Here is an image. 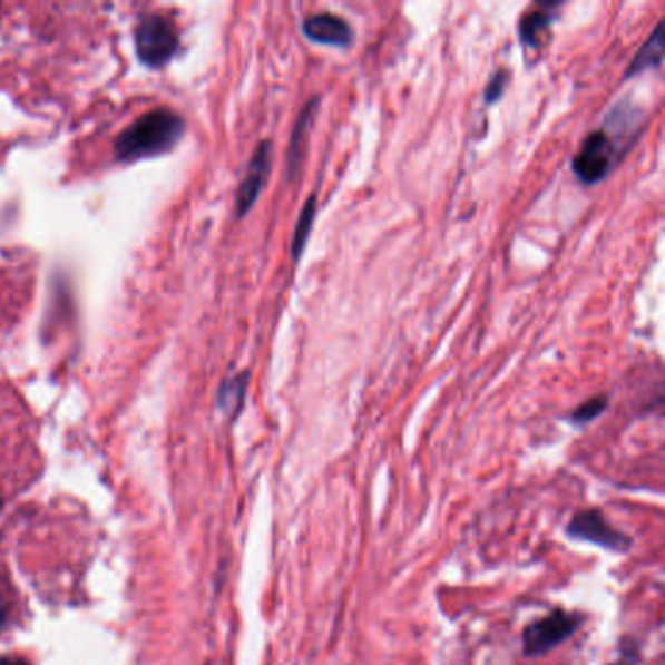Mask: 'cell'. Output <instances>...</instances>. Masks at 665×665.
Returning <instances> with one entry per match:
<instances>
[{"label": "cell", "instance_id": "cell-6", "mask_svg": "<svg viewBox=\"0 0 665 665\" xmlns=\"http://www.w3.org/2000/svg\"><path fill=\"white\" fill-rule=\"evenodd\" d=\"M272 153H274V145L270 139L258 143V147L252 155L248 168H246V176H244L243 184L236 194V215L238 219H243L246 213L251 212L256 199H258L262 189L266 186L267 178H270V170H272Z\"/></svg>", "mask_w": 665, "mask_h": 665}, {"label": "cell", "instance_id": "cell-7", "mask_svg": "<svg viewBox=\"0 0 665 665\" xmlns=\"http://www.w3.org/2000/svg\"><path fill=\"white\" fill-rule=\"evenodd\" d=\"M303 33L314 43L332 48H348L353 41L352 26L348 25L344 18L329 12L306 18L303 22Z\"/></svg>", "mask_w": 665, "mask_h": 665}, {"label": "cell", "instance_id": "cell-13", "mask_svg": "<svg viewBox=\"0 0 665 665\" xmlns=\"http://www.w3.org/2000/svg\"><path fill=\"white\" fill-rule=\"evenodd\" d=\"M607 404H609L607 397H595V399L587 400L571 412L570 422L578 423V426L594 422L595 418H599L607 410Z\"/></svg>", "mask_w": 665, "mask_h": 665}, {"label": "cell", "instance_id": "cell-9", "mask_svg": "<svg viewBox=\"0 0 665 665\" xmlns=\"http://www.w3.org/2000/svg\"><path fill=\"white\" fill-rule=\"evenodd\" d=\"M548 4L550 2H542L539 10H532L519 20V40L525 48L539 49L550 26L555 25L558 17L555 12H547Z\"/></svg>", "mask_w": 665, "mask_h": 665}, {"label": "cell", "instance_id": "cell-2", "mask_svg": "<svg viewBox=\"0 0 665 665\" xmlns=\"http://www.w3.org/2000/svg\"><path fill=\"white\" fill-rule=\"evenodd\" d=\"M135 48L143 65L160 69L173 61L180 48V32L173 18L149 14L135 28Z\"/></svg>", "mask_w": 665, "mask_h": 665}, {"label": "cell", "instance_id": "cell-8", "mask_svg": "<svg viewBox=\"0 0 665 665\" xmlns=\"http://www.w3.org/2000/svg\"><path fill=\"white\" fill-rule=\"evenodd\" d=\"M319 104H321V98H319V96L311 98L305 108L299 114L297 124L293 127L290 149H287V166H285L287 180H293V178L297 176L299 168H301L303 155H305L306 135H309L311 126H313V119L314 116H316V110H319Z\"/></svg>", "mask_w": 665, "mask_h": 665}, {"label": "cell", "instance_id": "cell-12", "mask_svg": "<svg viewBox=\"0 0 665 665\" xmlns=\"http://www.w3.org/2000/svg\"><path fill=\"white\" fill-rule=\"evenodd\" d=\"M314 215H316V197L311 196L301 209L297 225H295L293 243H291V256L295 262H299L303 256V252H305L306 241H309V235L313 231Z\"/></svg>", "mask_w": 665, "mask_h": 665}, {"label": "cell", "instance_id": "cell-17", "mask_svg": "<svg viewBox=\"0 0 665 665\" xmlns=\"http://www.w3.org/2000/svg\"><path fill=\"white\" fill-rule=\"evenodd\" d=\"M0 509H2V496H0Z\"/></svg>", "mask_w": 665, "mask_h": 665}, {"label": "cell", "instance_id": "cell-1", "mask_svg": "<svg viewBox=\"0 0 665 665\" xmlns=\"http://www.w3.org/2000/svg\"><path fill=\"white\" fill-rule=\"evenodd\" d=\"M186 134V119L170 108H157L135 119L126 131L119 134L114 145L116 158L134 163L141 158L158 157L173 150Z\"/></svg>", "mask_w": 665, "mask_h": 665}, {"label": "cell", "instance_id": "cell-15", "mask_svg": "<svg viewBox=\"0 0 665 665\" xmlns=\"http://www.w3.org/2000/svg\"><path fill=\"white\" fill-rule=\"evenodd\" d=\"M0 665H30L22 657H2Z\"/></svg>", "mask_w": 665, "mask_h": 665}, {"label": "cell", "instance_id": "cell-10", "mask_svg": "<svg viewBox=\"0 0 665 665\" xmlns=\"http://www.w3.org/2000/svg\"><path fill=\"white\" fill-rule=\"evenodd\" d=\"M248 383H251V375H248V371H243L238 375L228 376L219 387L217 407L231 420H236L238 414L243 412Z\"/></svg>", "mask_w": 665, "mask_h": 665}, {"label": "cell", "instance_id": "cell-14", "mask_svg": "<svg viewBox=\"0 0 665 665\" xmlns=\"http://www.w3.org/2000/svg\"><path fill=\"white\" fill-rule=\"evenodd\" d=\"M506 87H508V71H500L493 75L490 82H488V87L485 90V102L486 104H496L500 100L503 92H506Z\"/></svg>", "mask_w": 665, "mask_h": 665}, {"label": "cell", "instance_id": "cell-16", "mask_svg": "<svg viewBox=\"0 0 665 665\" xmlns=\"http://www.w3.org/2000/svg\"><path fill=\"white\" fill-rule=\"evenodd\" d=\"M4 623H7V607H4V602L0 597V628L4 626Z\"/></svg>", "mask_w": 665, "mask_h": 665}, {"label": "cell", "instance_id": "cell-5", "mask_svg": "<svg viewBox=\"0 0 665 665\" xmlns=\"http://www.w3.org/2000/svg\"><path fill=\"white\" fill-rule=\"evenodd\" d=\"M566 532L571 539L586 540L613 552H628L633 548V539L615 529L599 509L578 511L566 525Z\"/></svg>", "mask_w": 665, "mask_h": 665}, {"label": "cell", "instance_id": "cell-3", "mask_svg": "<svg viewBox=\"0 0 665 665\" xmlns=\"http://www.w3.org/2000/svg\"><path fill=\"white\" fill-rule=\"evenodd\" d=\"M584 620L586 617L581 613L556 609L547 617L525 626L524 634H521L525 656H542L550 649H555L556 646H560L563 642L576 634L579 626L584 625Z\"/></svg>", "mask_w": 665, "mask_h": 665}, {"label": "cell", "instance_id": "cell-11", "mask_svg": "<svg viewBox=\"0 0 665 665\" xmlns=\"http://www.w3.org/2000/svg\"><path fill=\"white\" fill-rule=\"evenodd\" d=\"M664 26L657 25L654 33L649 36L646 43L642 46L640 51L636 53L630 67L626 69L625 79H633L636 75L649 71V69H659L664 61Z\"/></svg>", "mask_w": 665, "mask_h": 665}, {"label": "cell", "instance_id": "cell-4", "mask_svg": "<svg viewBox=\"0 0 665 665\" xmlns=\"http://www.w3.org/2000/svg\"><path fill=\"white\" fill-rule=\"evenodd\" d=\"M620 155L623 153L618 150L609 135L603 129H597L594 134L587 135L578 155L571 160V170L581 184L595 186L603 178H607V174L613 166L617 165Z\"/></svg>", "mask_w": 665, "mask_h": 665}]
</instances>
